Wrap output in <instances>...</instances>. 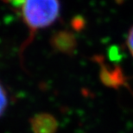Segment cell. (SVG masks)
Masks as SVG:
<instances>
[{
	"label": "cell",
	"mask_w": 133,
	"mask_h": 133,
	"mask_svg": "<svg viewBox=\"0 0 133 133\" xmlns=\"http://www.w3.org/2000/svg\"><path fill=\"white\" fill-rule=\"evenodd\" d=\"M34 133H56L58 122L55 116L48 112L36 113L30 119Z\"/></svg>",
	"instance_id": "4"
},
{
	"label": "cell",
	"mask_w": 133,
	"mask_h": 133,
	"mask_svg": "<svg viewBox=\"0 0 133 133\" xmlns=\"http://www.w3.org/2000/svg\"><path fill=\"white\" fill-rule=\"evenodd\" d=\"M92 60L99 64V79L105 86L114 89H118L121 86H125L126 78L119 66L111 69L110 66L104 62L103 57L99 55H95Z\"/></svg>",
	"instance_id": "2"
},
{
	"label": "cell",
	"mask_w": 133,
	"mask_h": 133,
	"mask_svg": "<svg viewBox=\"0 0 133 133\" xmlns=\"http://www.w3.org/2000/svg\"><path fill=\"white\" fill-rule=\"evenodd\" d=\"M22 18L30 30V37L23 45V49L32 41L37 30L52 25L60 16V0H24L21 8Z\"/></svg>",
	"instance_id": "1"
},
{
	"label": "cell",
	"mask_w": 133,
	"mask_h": 133,
	"mask_svg": "<svg viewBox=\"0 0 133 133\" xmlns=\"http://www.w3.org/2000/svg\"><path fill=\"white\" fill-rule=\"evenodd\" d=\"M126 46L133 57V26L130 29L126 37Z\"/></svg>",
	"instance_id": "6"
},
{
	"label": "cell",
	"mask_w": 133,
	"mask_h": 133,
	"mask_svg": "<svg viewBox=\"0 0 133 133\" xmlns=\"http://www.w3.org/2000/svg\"><path fill=\"white\" fill-rule=\"evenodd\" d=\"M49 44L55 52L72 55L76 50L77 38L75 35L69 30H58L50 37Z\"/></svg>",
	"instance_id": "3"
},
{
	"label": "cell",
	"mask_w": 133,
	"mask_h": 133,
	"mask_svg": "<svg viewBox=\"0 0 133 133\" xmlns=\"http://www.w3.org/2000/svg\"><path fill=\"white\" fill-rule=\"evenodd\" d=\"M8 103H9V99H8L7 91L4 85L0 82V117L6 111Z\"/></svg>",
	"instance_id": "5"
},
{
	"label": "cell",
	"mask_w": 133,
	"mask_h": 133,
	"mask_svg": "<svg viewBox=\"0 0 133 133\" xmlns=\"http://www.w3.org/2000/svg\"><path fill=\"white\" fill-rule=\"evenodd\" d=\"M73 28L76 30H81L84 28V19L81 17H75L72 21Z\"/></svg>",
	"instance_id": "7"
}]
</instances>
